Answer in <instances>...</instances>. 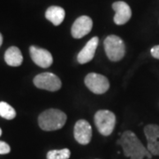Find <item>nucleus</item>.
I'll use <instances>...</instances> for the list:
<instances>
[{
	"label": "nucleus",
	"mask_w": 159,
	"mask_h": 159,
	"mask_svg": "<svg viewBox=\"0 0 159 159\" xmlns=\"http://www.w3.org/2000/svg\"><path fill=\"white\" fill-rule=\"evenodd\" d=\"M66 17V11L60 6H50L45 12V18L54 26H58L63 22Z\"/></svg>",
	"instance_id": "obj_13"
},
{
	"label": "nucleus",
	"mask_w": 159,
	"mask_h": 159,
	"mask_svg": "<svg viewBox=\"0 0 159 159\" xmlns=\"http://www.w3.org/2000/svg\"><path fill=\"white\" fill-rule=\"evenodd\" d=\"M74 138L80 144H89L92 138V128L90 124L85 119H80L74 125Z\"/></svg>",
	"instance_id": "obj_8"
},
{
	"label": "nucleus",
	"mask_w": 159,
	"mask_h": 159,
	"mask_svg": "<svg viewBox=\"0 0 159 159\" xmlns=\"http://www.w3.org/2000/svg\"><path fill=\"white\" fill-rule=\"evenodd\" d=\"M86 87L94 94L101 95L107 92L110 88L108 79L102 74L90 73L85 77Z\"/></svg>",
	"instance_id": "obj_6"
},
{
	"label": "nucleus",
	"mask_w": 159,
	"mask_h": 159,
	"mask_svg": "<svg viewBox=\"0 0 159 159\" xmlns=\"http://www.w3.org/2000/svg\"><path fill=\"white\" fill-rule=\"evenodd\" d=\"M34 84L38 89L51 92L60 89L62 86L60 79L52 73H43L36 75L34 78Z\"/></svg>",
	"instance_id": "obj_5"
},
{
	"label": "nucleus",
	"mask_w": 159,
	"mask_h": 159,
	"mask_svg": "<svg viewBox=\"0 0 159 159\" xmlns=\"http://www.w3.org/2000/svg\"><path fill=\"white\" fill-rule=\"evenodd\" d=\"M66 115L57 109H49L40 114L38 124L44 131H55L62 128L66 122Z\"/></svg>",
	"instance_id": "obj_2"
},
{
	"label": "nucleus",
	"mask_w": 159,
	"mask_h": 159,
	"mask_svg": "<svg viewBox=\"0 0 159 159\" xmlns=\"http://www.w3.org/2000/svg\"><path fill=\"white\" fill-rule=\"evenodd\" d=\"M2 43H3V36H2V34L0 33V47L2 45Z\"/></svg>",
	"instance_id": "obj_19"
},
{
	"label": "nucleus",
	"mask_w": 159,
	"mask_h": 159,
	"mask_svg": "<svg viewBox=\"0 0 159 159\" xmlns=\"http://www.w3.org/2000/svg\"><path fill=\"white\" fill-rule=\"evenodd\" d=\"M29 52H30V56L33 62L40 67L48 68L52 65V62H53L52 55L50 51H48L45 49L31 46L29 48Z\"/></svg>",
	"instance_id": "obj_9"
},
{
	"label": "nucleus",
	"mask_w": 159,
	"mask_h": 159,
	"mask_svg": "<svg viewBox=\"0 0 159 159\" xmlns=\"http://www.w3.org/2000/svg\"><path fill=\"white\" fill-rule=\"evenodd\" d=\"M113 10L116 11V14L114 16V22L117 25H124L131 19L132 11L130 6H128L125 2L118 1L115 2L112 5Z\"/></svg>",
	"instance_id": "obj_11"
},
{
	"label": "nucleus",
	"mask_w": 159,
	"mask_h": 159,
	"mask_svg": "<svg viewBox=\"0 0 159 159\" xmlns=\"http://www.w3.org/2000/svg\"><path fill=\"white\" fill-rule=\"evenodd\" d=\"M104 50L111 61L117 62L121 60L125 54V45L123 40L118 35L111 34L107 36L104 42Z\"/></svg>",
	"instance_id": "obj_3"
},
{
	"label": "nucleus",
	"mask_w": 159,
	"mask_h": 159,
	"mask_svg": "<svg viewBox=\"0 0 159 159\" xmlns=\"http://www.w3.org/2000/svg\"><path fill=\"white\" fill-rule=\"evenodd\" d=\"M150 54L151 56L157 59H159V45H156L150 49Z\"/></svg>",
	"instance_id": "obj_18"
},
{
	"label": "nucleus",
	"mask_w": 159,
	"mask_h": 159,
	"mask_svg": "<svg viewBox=\"0 0 159 159\" xmlns=\"http://www.w3.org/2000/svg\"><path fill=\"white\" fill-rule=\"evenodd\" d=\"M118 144L121 145L126 157H130L131 159H143L144 157L151 159L152 157V155L148 148L144 147L142 142L132 131L124 132L121 134Z\"/></svg>",
	"instance_id": "obj_1"
},
{
	"label": "nucleus",
	"mask_w": 159,
	"mask_h": 159,
	"mask_svg": "<svg viewBox=\"0 0 159 159\" xmlns=\"http://www.w3.org/2000/svg\"><path fill=\"white\" fill-rule=\"evenodd\" d=\"M1 135H2V129L0 128V136H1Z\"/></svg>",
	"instance_id": "obj_20"
},
{
	"label": "nucleus",
	"mask_w": 159,
	"mask_h": 159,
	"mask_svg": "<svg viewBox=\"0 0 159 159\" xmlns=\"http://www.w3.org/2000/svg\"><path fill=\"white\" fill-rule=\"evenodd\" d=\"M94 120L97 130L101 134L104 136L111 134L116 125V116L113 112L107 110L98 111L95 114Z\"/></svg>",
	"instance_id": "obj_4"
},
{
	"label": "nucleus",
	"mask_w": 159,
	"mask_h": 159,
	"mask_svg": "<svg viewBox=\"0 0 159 159\" xmlns=\"http://www.w3.org/2000/svg\"><path fill=\"white\" fill-rule=\"evenodd\" d=\"M147 148L152 156H159V125L149 124L144 127Z\"/></svg>",
	"instance_id": "obj_7"
},
{
	"label": "nucleus",
	"mask_w": 159,
	"mask_h": 159,
	"mask_svg": "<svg viewBox=\"0 0 159 159\" xmlns=\"http://www.w3.org/2000/svg\"><path fill=\"white\" fill-rule=\"evenodd\" d=\"M98 43H99V39L97 36L91 38L88 42V43L84 46V48L81 51H80L78 56H77V60L80 64H86L93 59L95 53H96L97 45H98Z\"/></svg>",
	"instance_id": "obj_12"
},
{
	"label": "nucleus",
	"mask_w": 159,
	"mask_h": 159,
	"mask_svg": "<svg viewBox=\"0 0 159 159\" xmlns=\"http://www.w3.org/2000/svg\"><path fill=\"white\" fill-rule=\"evenodd\" d=\"M93 28V21L89 16H80L73 24L71 33L74 38L80 39L85 36Z\"/></svg>",
	"instance_id": "obj_10"
},
{
	"label": "nucleus",
	"mask_w": 159,
	"mask_h": 159,
	"mask_svg": "<svg viewBox=\"0 0 159 159\" xmlns=\"http://www.w3.org/2000/svg\"><path fill=\"white\" fill-rule=\"evenodd\" d=\"M5 61L11 66H20L23 61V57L20 49L15 46H11L6 50L5 53Z\"/></svg>",
	"instance_id": "obj_14"
},
{
	"label": "nucleus",
	"mask_w": 159,
	"mask_h": 159,
	"mask_svg": "<svg viewBox=\"0 0 159 159\" xmlns=\"http://www.w3.org/2000/svg\"><path fill=\"white\" fill-rule=\"evenodd\" d=\"M0 116L4 119L11 120L16 117V111L7 102H0Z\"/></svg>",
	"instance_id": "obj_15"
},
{
	"label": "nucleus",
	"mask_w": 159,
	"mask_h": 159,
	"mask_svg": "<svg viewBox=\"0 0 159 159\" xmlns=\"http://www.w3.org/2000/svg\"><path fill=\"white\" fill-rule=\"evenodd\" d=\"M71 156V151L68 148L54 149L47 153V159H69Z\"/></svg>",
	"instance_id": "obj_16"
},
{
	"label": "nucleus",
	"mask_w": 159,
	"mask_h": 159,
	"mask_svg": "<svg viewBox=\"0 0 159 159\" xmlns=\"http://www.w3.org/2000/svg\"><path fill=\"white\" fill-rule=\"evenodd\" d=\"M10 151H11L10 146L6 142L0 141V154L5 155V154H8Z\"/></svg>",
	"instance_id": "obj_17"
}]
</instances>
